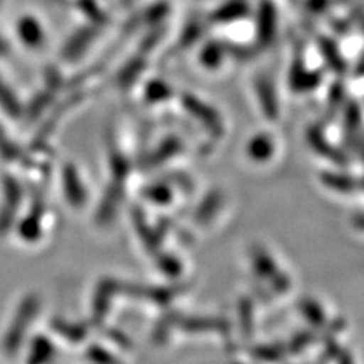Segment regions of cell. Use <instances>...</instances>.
<instances>
[{
  "instance_id": "cell-5",
  "label": "cell",
  "mask_w": 364,
  "mask_h": 364,
  "mask_svg": "<svg viewBox=\"0 0 364 364\" xmlns=\"http://www.w3.org/2000/svg\"><path fill=\"white\" fill-rule=\"evenodd\" d=\"M55 355L56 348L52 341L48 337L38 336L29 348L28 364H50Z\"/></svg>"
},
{
  "instance_id": "cell-7",
  "label": "cell",
  "mask_w": 364,
  "mask_h": 364,
  "mask_svg": "<svg viewBox=\"0 0 364 364\" xmlns=\"http://www.w3.org/2000/svg\"><path fill=\"white\" fill-rule=\"evenodd\" d=\"M88 355H90V360L95 361L96 364H117L111 355H107L104 350H100L97 348H91Z\"/></svg>"
},
{
  "instance_id": "cell-3",
  "label": "cell",
  "mask_w": 364,
  "mask_h": 364,
  "mask_svg": "<svg viewBox=\"0 0 364 364\" xmlns=\"http://www.w3.org/2000/svg\"><path fill=\"white\" fill-rule=\"evenodd\" d=\"M63 190L65 199L73 207L79 208L87 202V190L73 166H65L63 170Z\"/></svg>"
},
{
  "instance_id": "cell-6",
  "label": "cell",
  "mask_w": 364,
  "mask_h": 364,
  "mask_svg": "<svg viewBox=\"0 0 364 364\" xmlns=\"http://www.w3.org/2000/svg\"><path fill=\"white\" fill-rule=\"evenodd\" d=\"M53 329L68 341H79L85 336V331L81 326L63 321V318H55Z\"/></svg>"
},
{
  "instance_id": "cell-2",
  "label": "cell",
  "mask_w": 364,
  "mask_h": 364,
  "mask_svg": "<svg viewBox=\"0 0 364 364\" xmlns=\"http://www.w3.org/2000/svg\"><path fill=\"white\" fill-rule=\"evenodd\" d=\"M23 191L18 181L13 176L4 178V202L0 208V235L9 232L11 226L14 225L17 213L21 205Z\"/></svg>"
},
{
  "instance_id": "cell-4",
  "label": "cell",
  "mask_w": 364,
  "mask_h": 364,
  "mask_svg": "<svg viewBox=\"0 0 364 364\" xmlns=\"http://www.w3.org/2000/svg\"><path fill=\"white\" fill-rule=\"evenodd\" d=\"M43 214H44L43 203L41 202L33 203L31 213L18 225V235L23 238V240L36 242L41 237Z\"/></svg>"
},
{
  "instance_id": "cell-1",
  "label": "cell",
  "mask_w": 364,
  "mask_h": 364,
  "mask_svg": "<svg viewBox=\"0 0 364 364\" xmlns=\"http://www.w3.org/2000/svg\"><path fill=\"white\" fill-rule=\"evenodd\" d=\"M40 299L36 294H28L18 305L16 316L4 337V349L8 355H16L23 345L33 318L38 314Z\"/></svg>"
}]
</instances>
